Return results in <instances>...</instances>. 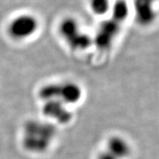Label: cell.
<instances>
[{"label":"cell","instance_id":"6da1fadb","mask_svg":"<svg viewBox=\"0 0 159 159\" xmlns=\"http://www.w3.org/2000/svg\"><path fill=\"white\" fill-rule=\"evenodd\" d=\"M58 135V127L48 120L29 119L22 127L21 144L29 153H40L48 151Z\"/></svg>","mask_w":159,"mask_h":159},{"label":"cell","instance_id":"7a4b0ae2","mask_svg":"<svg viewBox=\"0 0 159 159\" xmlns=\"http://www.w3.org/2000/svg\"><path fill=\"white\" fill-rule=\"evenodd\" d=\"M83 93L81 86L72 80L50 82L42 85L37 91V96L42 102L57 100L70 107L81 101Z\"/></svg>","mask_w":159,"mask_h":159},{"label":"cell","instance_id":"3957f363","mask_svg":"<svg viewBox=\"0 0 159 159\" xmlns=\"http://www.w3.org/2000/svg\"><path fill=\"white\" fill-rule=\"evenodd\" d=\"M58 33L67 47L74 52L85 51L93 46V37L81 29L73 17H66L60 21Z\"/></svg>","mask_w":159,"mask_h":159},{"label":"cell","instance_id":"277c9868","mask_svg":"<svg viewBox=\"0 0 159 159\" xmlns=\"http://www.w3.org/2000/svg\"><path fill=\"white\" fill-rule=\"evenodd\" d=\"M124 23L111 16L103 20L93 37V46L102 52L109 51L119 37Z\"/></svg>","mask_w":159,"mask_h":159},{"label":"cell","instance_id":"5b68a950","mask_svg":"<svg viewBox=\"0 0 159 159\" xmlns=\"http://www.w3.org/2000/svg\"><path fill=\"white\" fill-rule=\"evenodd\" d=\"M38 18L31 14H22L9 22L7 32L11 38L16 42H23L34 37L39 30Z\"/></svg>","mask_w":159,"mask_h":159},{"label":"cell","instance_id":"8992f818","mask_svg":"<svg viewBox=\"0 0 159 159\" xmlns=\"http://www.w3.org/2000/svg\"><path fill=\"white\" fill-rule=\"evenodd\" d=\"M42 114L46 120L55 125H67L74 119V114L71 107L57 100L42 102Z\"/></svg>","mask_w":159,"mask_h":159},{"label":"cell","instance_id":"52a82bcc","mask_svg":"<svg viewBox=\"0 0 159 159\" xmlns=\"http://www.w3.org/2000/svg\"><path fill=\"white\" fill-rule=\"evenodd\" d=\"M157 0H134V13L136 22L143 27L149 26L154 22L157 14L154 3Z\"/></svg>","mask_w":159,"mask_h":159},{"label":"cell","instance_id":"ba28073f","mask_svg":"<svg viewBox=\"0 0 159 159\" xmlns=\"http://www.w3.org/2000/svg\"><path fill=\"white\" fill-rule=\"evenodd\" d=\"M106 150L117 159H127L132 154V147L127 139L119 135L110 136L106 144Z\"/></svg>","mask_w":159,"mask_h":159},{"label":"cell","instance_id":"9c48e42d","mask_svg":"<svg viewBox=\"0 0 159 159\" xmlns=\"http://www.w3.org/2000/svg\"><path fill=\"white\" fill-rule=\"evenodd\" d=\"M111 16L119 20L125 22L130 13V8L125 0H116L111 7Z\"/></svg>","mask_w":159,"mask_h":159},{"label":"cell","instance_id":"30bf717a","mask_svg":"<svg viewBox=\"0 0 159 159\" xmlns=\"http://www.w3.org/2000/svg\"><path fill=\"white\" fill-rule=\"evenodd\" d=\"M92 11L97 16H104L111 10L110 0H89Z\"/></svg>","mask_w":159,"mask_h":159},{"label":"cell","instance_id":"8fae6325","mask_svg":"<svg viewBox=\"0 0 159 159\" xmlns=\"http://www.w3.org/2000/svg\"><path fill=\"white\" fill-rule=\"evenodd\" d=\"M97 159H117L115 156L109 153L108 151L104 149V150L101 151L100 153L97 156Z\"/></svg>","mask_w":159,"mask_h":159}]
</instances>
